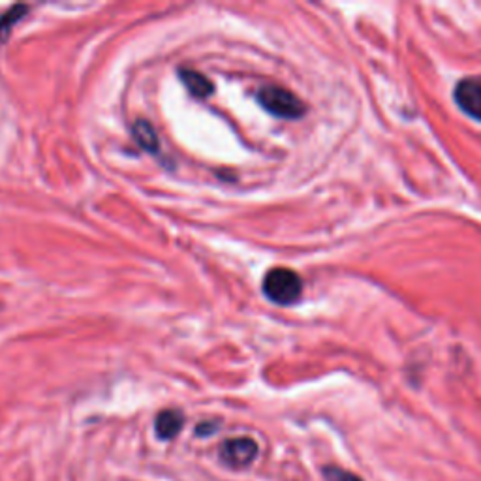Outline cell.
Instances as JSON below:
<instances>
[{
    "mask_svg": "<svg viewBox=\"0 0 481 481\" xmlns=\"http://www.w3.org/2000/svg\"><path fill=\"white\" fill-rule=\"evenodd\" d=\"M184 417L179 410H164L162 414H158L156 421H154V429H156V436L160 440H171L177 436L182 429Z\"/></svg>",
    "mask_w": 481,
    "mask_h": 481,
    "instance_id": "5",
    "label": "cell"
},
{
    "mask_svg": "<svg viewBox=\"0 0 481 481\" xmlns=\"http://www.w3.org/2000/svg\"><path fill=\"white\" fill-rule=\"evenodd\" d=\"M263 293L277 305H293L303 293V282L295 271L275 267L263 278Z\"/></svg>",
    "mask_w": 481,
    "mask_h": 481,
    "instance_id": "1",
    "label": "cell"
},
{
    "mask_svg": "<svg viewBox=\"0 0 481 481\" xmlns=\"http://www.w3.org/2000/svg\"><path fill=\"white\" fill-rule=\"evenodd\" d=\"M132 132H134V139L138 141L139 147L145 149L147 153H158L160 151V141H158V136H156L151 123L139 119L138 123L134 124Z\"/></svg>",
    "mask_w": 481,
    "mask_h": 481,
    "instance_id": "7",
    "label": "cell"
},
{
    "mask_svg": "<svg viewBox=\"0 0 481 481\" xmlns=\"http://www.w3.org/2000/svg\"><path fill=\"white\" fill-rule=\"evenodd\" d=\"M214 427H217L214 423L212 425H197V434H211Z\"/></svg>",
    "mask_w": 481,
    "mask_h": 481,
    "instance_id": "10",
    "label": "cell"
},
{
    "mask_svg": "<svg viewBox=\"0 0 481 481\" xmlns=\"http://www.w3.org/2000/svg\"><path fill=\"white\" fill-rule=\"evenodd\" d=\"M258 455V444L252 438H234L226 440L220 447V459L232 468L248 467Z\"/></svg>",
    "mask_w": 481,
    "mask_h": 481,
    "instance_id": "3",
    "label": "cell"
},
{
    "mask_svg": "<svg viewBox=\"0 0 481 481\" xmlns=\"http://www.w3.org/2000/svg\"><path fill=\"white\" fill-rule=\"evenodd\" d=\"M258 102L263 110L280 119H299L305 113V103L293 92L277 85H265L260 88Z\"/></svg>",
    "mask_w": 481,
    "mask_h": 481,
    "instance_id": "2",
    "label": "cell"
},
{
    "mask_svg": "<svg viewBox=\"0 0 481 481\" xmlns=\"http://www.w3.org/2000/svg\"><path fill=\"white\" fill-rule=\"evenodd\" d=\"M323 478H325V481H363L356 474L346 472V470H343V468H336V467L323 468Z\"/></svg>",
    "mask_w": 481,
    "mask_h": 481,
    "instance_id": "9",
    "label": "cell"
},
{
    "mask_svg": "<svg viewBox=\"0 0 481 481\" xmlns=\"http://www.w3.org/2000/svg\"><path fill=\"white\" fill-rule=\"evenodd\" d=\"M29 12V6H23V4H15L10 12H6V14L0 17V44L4 42V40H8L10 38V32H12V27H14L15 23L21 19L23 15Z\"/></svg>",
    "mask_w": 481,
    "mask_h": 481,
    "instance_id": "8",
    "label": "cell"
},
{
    "mask_svg": "<svg viewBox=\"0 0 481 481\" xmlns=\"http://www.w3.org/2000/svg\"><path fill=\"white\" fill-rule=\"evenodd\" d=\"M179 77H181V81L184 83V87L190 90V95L196 96V98H207V96H211L212 90H214L212 81L209 79L207 75H204V73L196 72V70H186V68H182V70H179Z\"/></svg>",
    "mask_w": 481,
    "mask_h": 481,
    "instance_id": "6",
    "label": "cell"
},
{
    "mask_svg": "<svg viewBox=\"0 0 481 481\" xmlns=\"http://www.w3.org/2000/svg\"><path fill=\"white\" fill-rule=\"evenodd\" d=\"M455 102L467 115L481 121V79L468 77L455 87Z\"/></svg>",
    "mask_w": 481,
    "mask_h": 481,
    "instance_id": "4",
    "label": "cell"
}]
</instances>
